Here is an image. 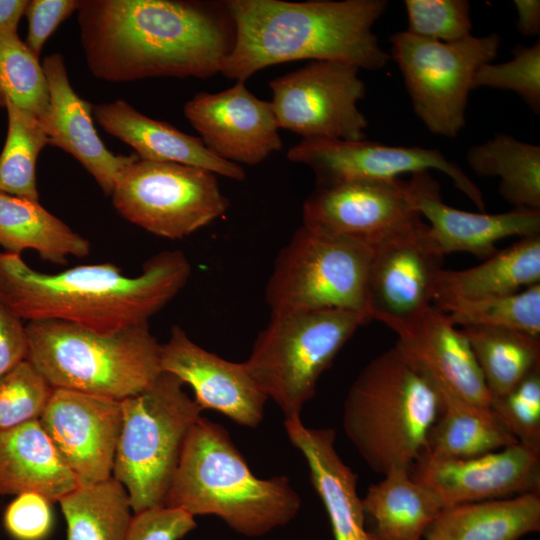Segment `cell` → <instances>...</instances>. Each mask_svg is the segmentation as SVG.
Instances as JSON below:
<instances>
[{"mask_svg":"<svg viewBox=\"0 0 540 540\" xmlns=\"http://www.w3.org/2000/svg\"><path fill=\"white\" fill-rule=\"evenodd\" d=\"M371 485L362 498L367 532L372 540H423L445 508L440 496L415 480L408 469H394Z\"/></svg>","mask_w":540,"mask_h":540,"instance_id":"484cf974","label":"cell"},{"mask_svg":"<svg viewBox=\"0 0 540 540\" xmlns=\"http://www.w3.org/2000/svg\"><path fill=\"white\" fill-rule=\"evenodd\" d=\"M404 5L409 34L444 43L471 35L470 3L466 0H405Z\"/></svg>","mask_w":540,"mask_h":540,"instance_id":"ab89813d","label":"cell"},{"mask_svg":"<svg viewBox=\"0 0 540 540\" xmlns=\"http://www.w3.org/2000/svg\"><path fill=\"white\" fill-rule=\"evenodd\" d=\"M441 409L432 381L396 346L368 362L343 404L344 432L376 473L410 470Z\"/></svg>","mask_w":540,"mask_h":540,"instance_id":"5b68a950","label":"cell"},{"mask_svg":"<svg viewBox=\"0 0 540 540\" xmlns=\"http://www.w3.org/2000/svg\"><path fill=\"white\" fill-rule=\"evenodd\" d=\"M192 268L180 250L150 257L137 276L113 263L80 265L55 274L0 252V301L22 320H60L110 334L148 322L185 287Z\"/></svg>","mask_w":540,"mask_h":540,"instance_id":"7a4b0ae2","label":"cell"},{"mask_svg":"<svg viewBox=\"0 0 540 540\" xmlns=\"http://www.w3.org/2000/svg\"><path fill=\"white\" fill-rule=\"evenodd\" d=\"M175 375L161 372L146 389L121 400L122 426L112 476L134 514L162 507L201 407Z\"/></svg>","mask_w":540,"mask_h":540,"instance_id":"52a82bcc","label":"cell"},{"mask_svg":"<svg viewBox=\"0 0 540 540\" xmlns=\"http://www.w3.org/2000/svg\"><path fill=\"white\" fill-rule=\"evenodd\" d=\"M435 387L441 409L422 456L468 458L518 443L490 408L469 403L445 387Z\"/></svg>","mask_w":540,"mask_h":540,"instance_id":"f546056e","label":"cell"},{"mask_svg":"<svg viewBox=\"0 0 540 540\" xmlns=\"http://www.w3.org/2000/svg\"><path fill=\"white\" fill-rule=\"evenodd\" d=\"M52 391L28 359L0 377V431L39 419Z\"/></svg>","mask_w":540,"mask_h":540,"instance_id":"f35d334b","label":"cell"},{"mask_svg":"<svg viewBox=\"0 0 540 540\" xmlns=\"http://www.w3.org/2000/svg\"><path fill=\"white\" fill-rule=\"evenodd\" d=\"M53 522L51 502L33 492L17 495L3 514V526L14 540H44Z\"/></svg>","mask_w":540,"mask_h":540,"instance_id":"60d3db41","label":"cell"},{"mask_svg":"<svg viewBox=\"0 0 540 540\" xmlns=\"http://www.w3.org/2000/svg\"><path fill=\"white\" fill-rule=\"evenodd\" d=\"M77 487L39 419L0 431V495L33 492L53 503Z\"/></svg>","mask_w":540,"mask_h":540,"instance_id":"d4e9b609","label":"cell"},{"mask_svg":"<svg viewBox=\"0 0 540 540\" xmlns=\"http://www.w3.org/2000/svg\"><path fill=\"white\" fill-rule=\"evenodd\" d=\"M390 42L416 115L431 133L456 138L466 123L473 76L497 56L500 37L470 35L444 43L402 31Z\"/></svg>","mask_w":540,"mask_h":540,"instance_id":"30bf717a","label":"cell"},{"mask_svg":"<svg viewBox=\"0 0 540 540\" xmlns=\"http://www.w3.org/2000/svg\"><path fill=\"white\" fill-rule=\"evenodd\" d=\"M286 434L303 454L310 481L323 502L335 540H372L366 529L357 475L337 453L335 431L309 428L301 419L285 420Z\"/></svg>","mask_w":540,"mask_h":540,"instance_id":"cb8c5ba5","label":"cell"},{"mask_svg":"<svg viewBox=\"0 0 540 540\" xmlns=\"http://www.w3.org/2000/svg\"><path fill=\"white\" fill-rule=\"evenodd\" d=\"M58 502L67 540H127L134 513L126 489L113 476L77 487Z\"/></svg>","mask_w":540,"mask_h":540,"instance_id":"1f68e13d","label":"cell"},{"mask_svg":"<svg viewBox=\"0 0 540 540\" xmlns=\"http://www.w3.org/2000/svg\"><path fill=\"white\" fill-rule=\"evenodd\" d=\"M411 476L434 490L445 507L540 491V453L519 443L468 458L421 456Z\"/></svg>","mask_w":540,"mask_h":540,"instance_id":"ac0fdd59","label":"cell"},{"mask_svg":"<svg viewBox=\"0 0 540 540\" xmlns=\"http://www.w3.org/2000/svg\"><path fill=\"white\" fill-rule=\"evenodd\" d=\"M160 368L188 384L202 410L218 411L250 428L263 420L268 398L245 363L226 360L202 348L178 325L161 344Z\"/></svg>","mask_w":540,"mask_h":540,"instance_id":"d6986e66","label":"cell"},{"mask_svg":"<svg viewBox=\"0 0 540 540\" xmlns=\"http://www.w3.org/2000/svg\"><path fill=\"white\" fill-rule=\"evenodd\" d=\"M491 395H501L540 367V337L498 327H464Z\"/></svg>","mask_w":540,"mask_h":540,"instance_id":"d6a6232c","label":"cell"},{"mask_svg":"<svg viewBox=\"0 0 540 540\" xmlns=\"http://www.w3.org/2000/svg\"><path fill=\"white\" fill-rule=\"evenodd\" d=\"M302 221L311 231L370 248L424 223L399 178L317 186L304 201Z\"/></svg>","mask_w":540,"mask_h":540,"instance_id":"4fadbf2b","label":"cell"},{"mask_svg":"<svg viewBox=\"0 0 540 540\" xmlns=\"http://www.w3.org/2000/svg\"><path fill=\"white\" fill-rule=\"evenodd\" d=\"M369 322L363 314L343 309L271 314L244 363L285 420L301 419L321 375Z\"/></svg>","mask_w":540,"mask_h":540,"instance_id":"ba28073f","label":"cell"},{"mask_svg":"<svg viewBox=\"0 0 540 540\" xmlns=\"http://www.w3.org/2000/svg\"><path fill=\"white\" fill-rule=\"evenodd\" d=\"M513 59L499 64L486 63L475 72L472 89L488 87L519 95L537 115L540 113V42L526 47L516 45Z\"/></svg>","mask_w":540,"mask_h":540,"instance_id":"74e56055","label":"cell"},{"mask_svg":"<svg viewBox=\"0 0 540 540\" xmlns=\"http://www.w3.org/2000/svg\"><path fill=\"white\" fill-rule=\"evenodd\" d=\"M540 530V493L443 508L423 540H520Z\"/></svg>","mask_w":540,"mask_h":540,"instance_id":"83f0119b","label":"cell"},{"mask_svg":"<svg viewBox=\"0 0 540 540\" xmlns=\"http://www.w3.org/2000/svg\"><path fill=\"white\" fill-rule=\"evenodd\" d=\"M184 115L215 156L254 166L282 149L271 101L237 83L220 92L197 93L184 105Z\"/></svg>","mask_w":540,"mask_h":540,"instance_id":"e0dca14e","label":"cell"},{"mask_svg":"<svg viewBox=\"0 0 540 540\" xmlns=\"http://www.w3.org/2000/svg\"><path fill=\"white\" fill-rule=\"evenodd\" d=\"M196 527L184 510L156 507L133 515L127 540H181Z\"/></svg>","mask_w":540,"mask_h":540,"instance_id":"b9f144b4","label":"cell"},{"mask_svg":"<svg viewBox=\"0 0 540 540\" xmlns=\"http://www.w3.org/2000/svg\"><path fill=\"white\" fill-rule=\"evenodd\" d=\"M489 408L519 444L540 453V367L491 397Z\"/></svg>","mask_w":540,"mask_h":540,"instance_id":"8d00e7d4","label":"cell"},{"mask_svg":"<svg viewBox=\"0 0 540 540\" xmlns=\"http://www.w3.org/2000/svg\"><path fill=\"white\" fill-rule=\"evenodd\" d=\"M8 103L40 120L49 106L48 84L39 58L18 35L0 40V108Z\"/></svg>","mask_w":540,"mask_h":540,"instance_id":"d590c367","label":"cell"},{"mask_svg":"<svg viewBox=\"0 0 540 540\" xmlns=\"http://www.w3.org/2000/svg\"><path fill=\"white\" fill-rule=\"evenodd\" d=\"M111 196L115 209L127 221L173 240L209 225L230 206L213 172L140 159L121 172Z\"/></svg>","mask_w":540,"mask_h":540,"instance_id":"8fae6325","label":"cell"},{"mask_svg":"<svg viewBox=\"0 0 540 540\" xmlns=\"http://www.w3.org/2000/svg\"><path fill=\"white\" fill-rule=\"evenodd\" d=\"M164 506L193 517L214 515L243 536L260 537L291 522L301 498L287 476L256 477L227 430L201 417L187 438Z\"/></svg>","mask_w":540,"mask_h":540,"instance_id":"277c9868","label":"cell"},{"mask_svg":"<svg viewBox=\"0 0 540 540\" xmlns=\"http://www.w3.org/2000/svg\"><path fill=\"white\" fill-rule=\"evenodd\" d=\"M7 137L0 154V192L39 200L36 163L41 150L48 145L41 120L8 103Z\"/></svg>","mask_w":540,"mask_h":540,"instance_id":"836d02e7","label":"cell"},{"mask_svg":"<svg viewBox=\"0 0 540 540\" xmlns=\"http://www.w3.org/2000/svg\"><path fill=\"white\" fill-rule=\"evenodd\" d=\"M27 4V0H0V40L18 35V24Z\"/></svg>","mask_w":540,"mask_h":540,"instance_id":"bcb514c9","label":"cell"},{"mask_svg":"<svg viewBox=\"0 0 540 540\" xmlns=\"http://www.w3.org/2000/svg\"><path fill=\"white\" fill-rule=\"evenodd\" d=\"M372 248L300 226L279 251L265 289L271 314L343 309L366 316Z\"/></svg>","mask_w":540,"mask_h":540,"instance_id":"9c48e42d","label":"cell"},{"mask_svg":"<svg viewBox=\"0 0 540 540\" xmlns=\"http://www.w3.org/2000/svg\"><path fill=\"white\" fill-rule=\"evenodd\" d=\"M517 11L516 25L524 36H537L540 33V1L514 0Z\"/></svg>","mask_w":540,"mask_h":540,"instance_id":"f6af8a7d","label":"cell"},{"mask_svg":"<svg viewBox=\"0 0 540 540\" xmlns=\"http://www.w3.org/2000/svg\"><path fill=\"white\" fill-rule=\"evenodd\" d=\"M39 421L78 487L112 477L122 426L120 400L53 388Z\"/></svg>","mask_w":540,"mask_h":540,"instance_id":"2e32d148","label":"cell"},{"mask_svg":"<svg viewBox=\"0 0 540 540\" xmlns=\"http://www.w3.org/2000/svg\"><path fill=\"white\" fill-rule=\"evenodd\" d=\"M27 359L52 388L123 400L162 372L149 323L100 334L60 320L29 321Z\"/></svg>","mask_w":540,"mask_h":540,"instance_id":"8992f818","label":"cell"},{"mask_svg":"<svg viewBox=\"0 0 540 540\" xmlns=\"http://www.w3.org/2000/svg\"><path fill=\"white\" fill-rule=\"evenodd\" d=\"M42 68L49 91L48 110L41 120L48 144L73 156L111 195L121 172L139 157L115 155L102 142L93 123L92 107L72 88L60 53L44 58Z\"/></svg>","mask_w":540,"mask_h":540,"instance_id":"44dd1931","label":"cell"},{"mask_svg":"<svg viewBox=\"0 0 540 540\" xmlns=\"http://www.w3.org/2000/svg\"><path fill=\"white\" fill-rule=\"evenodd\" d=\"M92 113L104 131L131 146L140 160L195 166L236 181L246 177L241 165L218 158L199 137L152 119L124 100L93 105Z\"/></svg>","mask_w":540,"mask_h":540,"instance_id":"603a6c76","label":"cell"},{"mask_svg":"<svg viewBox=\"0 0 540 540\" xmlns=\"http://www.w3.org/2000/svg\"><path fill=\"white\" fill-rule=\"evenodd\" d=\"M407 182L413 203L429 221L430 234L443 256L466 252L487 259L498 251L495 245L502 239L540 234V211L468 212L442 200L440 185L428 171L412 174Z\"/></svg>","mask_w":540,"mask_h":540,"instance_id":"ffe728a7","label":"cell"},{"mask_svg":"<svg viewBox=\"0 0 540 540\" xmlns=\"http://www.w3.org/2000/svg\"><path fill=\"white\" fill-rule=\"evenodd\" d=\"M428 224L372 248L367 284V312L394 332L417 320L433 300L442 269Z\"/></svg>","mask_w":540,"mask_h":540,"instance_id":"9a60e30c","label":"cell"},{"mask_svg":"<svg viewBox=\"0 0 540 540\" xmlns=\"http://www.w3.org/2000/svg\"><path fill=\"white\" fill-rule=\"evenodd\" d=\"M235 41L221 73L245 82L285 62L337 61L380 70L390 55L372 27L386 11L385 0H226Z\"/></svg>","mask_w":540,"mask_h":540,"instance_id":"3957f363","label":"cell"},{"mask_svg":"<svg viewBox=\"0 0 540 540\" xmlns=\"http://www.w3.org/2000/svg\"><path fill=\"white\" fill-rule=\"evenodd\" d=\"M479 176H499V192L515 209L540 211V147L507 134L473 146L466 155Z\"/></svg>","mask_w":540,"mask_h":540,"instance_id":"4dcf8cb0","label":"cell"},{"mask_svg":"<svg viewBox=\"0 0 540 540\" xmlns=\"http://www.w3.org/2000/svg\"><path fill=\"white\" fill-rule=\"evenodd\" d=\"M79 7L76 0H31L24 15L28 21L25 44L39 58L44 44L57 27Z\"/></svg>","mask_w":540,"mask_h":540,"instance_id":"7bdbcfd3","label":"cell"},{"mask_svg":"<svg viewBox=\"0 0 540 540\" xmlns=\"http://www.w3.org/2000/svg\"><path fill=\"white\" fill-rule=\"evenodd\" d=\"M0 246L7 253L20 255L36 251L43 261L65 265L67 257L83 258L90 253V242L39 201L0 192Z\"/></svg>","mask_w":540,"mask_h":540,"instance_id":"f1b7e54d","label":"cell"},{"mask_svg":"<svg viewBox=\"0 0 540 540\" xmlns=\"http://www.w3.org/2000/svg\"><path fill=\"white\" fill-rule=\"evenodd\" d=\"M433 306L454 326L506 328L540 337V283L513 294L455 299Z\"/></svg>","mask_w":540,"mask_h":540,"instance_id":"e575fe53","label":"cell"},{"mask_svg":"<svg viewBox=\"0 0 540 540\" xmlns=\"http://www.w3.org/2000/svg\"><path fill=\"white\" fill-rule=\"evenodd\" d=\"M395 333V346L435 385L469 403L489 408L491 395L469 342L444 312L432 305Z\"/></svg>","mask_w":540,"mask_h":540,"instance_id":"7402d4cb","label":"cell"},{"mask_svg":"<svg viewBox=\"0 0 540 540\" xmlns=\"http://www.w3.org/2000/svg\"><path fill=\"white\" fill-rule=\"evenodd\" d=\"M287 158L308 166L315 175L317 186L392 180L405 173L438 170L447 175L480 211H485L479 187L438 149L390 146L366 139H302L288 150Z\"/></svg>","mask_w":540,"mask_h":540,"instance_id":"5bb4252c","label":"cell"},{"mask_svg":"<svg viewBox=\"0 0 540 540\" xmlns=\"http://www.w3.org/2000/svg\"><path fill=\"white\" fill-rule=\"evenodd\" d=\"M28 357L26 326L0 301V377Z\"/></svg>","mask_w":540,"mask_h":540,"instance_id":"ee69618b","label":"cell"},{"mask_svg":"<svg viewBox=\"0 0 540 540\" xmlns=\"http://www.w3.org/2000/svg\"><path fill=\"white\" fill-rule=\"evenodd\" d=\"M540 283V234L522 237L481 264L464 270L441 269L432 305L455 299L513 294Z\"/></svg>","mask_w":540,"mask_h":540,"instance_id":"4316f807","label":"cell"},{"mask_svg":"<svg viewBox=\"0 0 540 540\" xmlns=\"http://www.w3.org/2000/svg\"><path fill=\"white\" fill-rule=\"evenodd\" d=\"M359 70L344 62L310 61L272 79L271 104L279 128L302 139H365L368 121L357 104L366 87Z\"/></svg>","mask_w":540,"mask_h":540,"instance_id":"7c38bea8","label":"cell"},{"mask_svg":"<svg viewBox=\"0 0 540 540\" xmlns=\"http://www.w3.org/2000/svg\"><path fill=\"white\" fill-rule=\"evenodd\" d=\"M77 11L88 68L109 82L208 78L235 41L226 1L84 0Z\"/></svg>","mask_w":540,"mask_h":540,"instance_id":"6da1fadb","label":"cell"}]
</instances>
